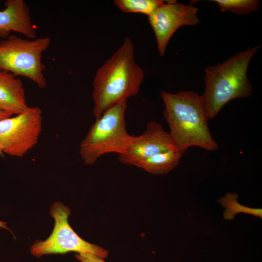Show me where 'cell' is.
Returning <instances> with one entry per match:
<instances>
[{
    "label": "cell",
    "instance_id": "6da1fadb",
    "mask_svg": "<svg viewBox=\"0 0 262 262\" xmlns=\"http://www.w3.org/2000/svg\"><path fill=\"white\" fill-rule=\"evenodd\" d=\"M134 44L126 37L121 45L97 70L93 81V114L99 118L108 109L136 95L144 78L136 63Z\"/></svg>",
    "mask_w": 262,
    "mask_h": 262
},
{
    "label": "cell",
    "instance_id": "5bb4252c",
    "mask_svg": "<svg viewBox=\"0 0 262 262\" xmlns=\"http://www.w3.org/2000/svg\"><path fill=\"white\" fill-rule=\"evenodd\" d=\"M163 0H115V5L124 13H140L147 16L162 6Z\"/></svg>",
    "mask_w": 262,
    "mask_h": 262
},
{
    "label": "cell",
    "instance_id": "d6986e66",
    "mask_svg": "<svg viewBox=\"0 0 262 262\" xmlns=\"http://www.w3.org/2000/svg\"><path fill=\"white\" fill-rule=\"evenodd\" d=\"M0 156L1 157L4 156V153L0 148Z\"/></svg>",
    "mask_w": 262,
    "mask_h": 262
},
{
    "label": "cell",
    "instance_id": "52a82bcc",
    "mask_svg": "<svg viewBox=\"0 0 262 262\" xmlns=\"http://www.w3.org/2000/svg\"><path fill=\"white\" fill-rule=\"evenodd\" d=\"M42 121V111L37 106L0 120V148L3 153L16 157L26 155L38 142Z\"/></svg>",
    "mask_w": 262,
    "mask_h": 262
},
{
    "label": "cell",
    "instance_id": "277c9868",
    "mask_svg": "<svg viewBox=\"0 0 262 262\" xmlns=\"http://www.w3.org/2000/svg\"><path fill=\"white\" fill-rule=\"evenodd\" d=\"M127 107V100H122L96 119L80 144V155L84 164H92L105 154L119 155L125 150L132 136L126 126Z\"/></svg>",
    "mask_w": 262,
    "mask_h": 262
},
{
    "label": "cell",
    "instance_id": "8fae6325",
    "mask_svg": "<svg viewBox=\"0 0 262 262\" xmlns=\"http://www.w3.org/2000/svg\"><path fill=\"white\" fill-rule=\"evenodd\" d=\"M29 107L21 80L11 73L0 70V111L16 115Z\"/></svg>",
    "mask_w": 262,
    "mask_h": 262
},
{
    "label": "cell",
    "instance_id": "2e32d148",
    "mask_svg": "<svg viewBox=\"0 0 262 262\" xmlns=\"http://www.w3.org/2000/svg\"><path fill=\"white\" fill-rule=\"evenodd\" d=\"M75 257L81 262H105L103 258L90 253H77Z\"/></svg>",
    "mask_w": 262,
    "mask_h": 262
},
{
    "label": "cell",
    "instance_id": "4fadbf2b",
    "mask_svg": "<svg viewBox=\"0 0 262 262\" xmlns=\"http://www.w3.org/2000/svg\"><path fill=\"white\" fill-rule=\"evenodd\" d=\"M238 198L237 194L228 193L218 199V202L225 208L223 213L225 219L233 220L234 215L239 213L250 214L262 218V209L248 207L241 205L237 201Z\"/></svg>",
    "mask_w": 262,
    "mask_h": 262
},
{
    "label": "cell",
    "instance_id": "ba28073f",
    "mask_svg": "<svg viewBox=\"0 0 262 262\" xmlns=\"http://www.w3.org/2000/svg\"><path fill=\"white\" fill-rule=\"evenodd\" d=\"M198 10L197 7L192 4L166 0L148 16L161 56L164 55L170 38L179 28L183 26H195L200 22L197 16Z\"/></svg>",
    "mask_w": 262,
    "mask_h": 262
},
{
    "label": "cell",
    "instance_id": "3957f363",
    "mask_svg": "<svg viewBox=\"0 0 262 262\" xmlns=\"http://www.w3.org/2000/svg\"><path fill=\"white\" fill-rule=\"evenodd\" d=\"M260 47V45L249 47L222 63L205 68V88L201 96L208 119L216 116L231 100L252 94L253 86L247 77V70Z\"/></svg>",
    "mask_w": 262,
    "mask_h": 262
},
{
    "label": "cell",
    "instance_id": "30bf717a",
    "mask_svg": "<svg viewBox=\"0 0 262 262\" xmlns=\"http://www.w3.org/2000/svg\"><path fill=\"white\" fill-rule=\"evenodd\" d=\"M0 11V37L5 39L12 32L27 38H37L36 28L33 23L29 6L23 0H7Z\"/></svg>",
    "mask_w": 262,
    "mask_h": 262
},
{
    "label": "cell",
    "instance_id": "8992f818",
    "mask_svg": "<svg viewBox=\"0 0 262 262\" xmlns=\"http://www.w3.org/2000/svg\"><path fill=\"white\" fill-rule=\"evenodd\" d=\"M70 213V209L59 202L52 205L49 214L55 221L52 232L45 241H36L31 247V253L39 257L47 254L75 252L93 254L103 259L107 258V249L85 241L74 231L68 221Z\"/></svg>",
    "mask_w": 262,
    "mask_h": 262
},
{
    "label": "cell",
    "instance_id": "7a4b0ae2",
    "mask_svg": "<svg viewBox=\"0 0 262 262\" xmlns=\"http://www.w3.org/2000/svg\"><path fill=\"white\" fill-rule=\"evenodd\" d=\"M164 105V116L169 128V134L176 147L183 153L188 148L197 147L209 151L219 148L208 125L201 96L192 91L173 94L162 90Z\"/></svg>",
    "mask_w": 262,
    "mask_h": 262
},
{
    "label": "cell",
    "instance_id": "e0dca14e",
    "mask_svg": "<svg viewBox=\"0 0 262 262\" xmlns=\"http://www.w3.org/2000/svg\"><path fill=\"white\" fill-rule=\"evenodd\" d=\"M13 115L11 113L0 111V120L11 117Z\"/></svg>",
    "mask_w": 262,
    "mask_h": 262
},
{
    "label": "cell",
    "instance_id": "ac0fdd59",
    "mask_svg": "<svg viewBox=\"0 0 262 262\" xmlns=\"http://www.w3.org/2000/svg\"><path fill=\"white\" fill-rule=\"evenodd\" d=\"M0 228L9 230V229L7 226L6 223L3 221H0Z\"/></svg>",
    "mask_w": 262,
    "mask_h": 262
},
{
    "label": "cell",
    "instance_id": "7c38bea8",
    "mask_svg": "<svg viewBox=\"0 0 262 262\" xmlns=\"http://www.w3.org/2000/svg\"><path fill=\"white\" fill-rule=\"evenodd\" d=\"M182 154L175 147L154 155L137 163L134 166L154 175L165 174L177 166Z\"/></svg>",
    "mask_w": 262,
    "mask_h": 262
},
{
    "label": "cell",
    "instance_id": "9c48e42d",
    "mask_svg": "<svg viewBox=\"0 0 262 262\" xmlns=\"http://www.w3.org/2000/svg\"><path fill=\"white\" fill-rule=\"evenodd\" d=\"M175 147L169 132L161 124L151 121L141 134L131 136L125 150L118 155V160L123 164L134 166L154 155Z\"/></svg>",
    "mask_w": 262,
    "mask_h": 262
},
{
    "label": "cell",
    "instance_id": "5b68a950",
    "mask_svg": "<svg viewBox=\"0 0 262 262\" xmlns=\"http://www.w3.org/2000/svg\"><path fill=\"white\" fill-rule=\"evenodd\" d=\"M50 43L49 36L31 39L10 35L0 41V70L26 77L39 88H46V66L42 58Z\"/></svg>",
    "mask_w": 262,
    "mask_h": 262
},
{
    "label": "cell",
    "instance_id": "9a60e30c",
    "mask_svg": "<svg viewBox=\"0 0 262 262\" xmlns=\"http://www.w3.org/2000/svg\"><path fill=\"white\" fill-rule=\"evenodd\" d=\"M223 12L247 15L258 10L260 2L257 0H213Z\"/></svg>",
    "mask_w": 262,
    "mask_h": 262
}]
</instances>
